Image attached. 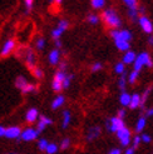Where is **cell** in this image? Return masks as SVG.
I'll use <instances>...</instances> for the list:
<instances>
[{
	"label": "cell",
	"instance_id": "1",
	"mask_svg": "<svg viewBox=\"0 0 153 154\" xmlns=\"http://www.w3.org/2000/svg\"><path fill=\"white\" fill-rule=\"evenodd\" d=\"M102 19L105 21V24L113 28V29H119L122 26V20L120 18L118 17L117 11L114 9H105L103 13H102Z\"/></svg>",
	"mask_w": 153,
	"mask_h": 154
},
{
	"label": "cell",
	"instance_id": "2",
	"mask_svg": "<svg viewBox=\"0 0 153 154\" xmlns=\"http://www.w3.org/2000/svg\"><path fill=\"white\" fill-rule=\"evenodd\" d=\"M143 66H148V68L153 66V63H152V59L149 57V54L146 53V51H142L137 55L134 63H133V70L139 73Z\"/></svg>",
	"mask_w": 153,
	"mask_h": 154
},
{
	"label": "cell",
	"instance_id": "3",
	"mask_svg": "<svg viewBox=\"0 0 153 154\" xmlns=\"http://www.w3.org/2000/svg\"><path fill=\"white\" fill-rule=\"evenodd\" d=\"M23 54V58H24L25 63L28 65V68L30 70H33V69L36 66V57H35V53L32 48H24V49H20L18 50V54Z\"/></svg>",
	"mask_w": 153,
	"mask_h": 154
},
{
	"label": "cell",
	"instance_id": "4",
	"mask_svg": "<svg viewBox=\"0 0 153 154\" xmlns=\"http://www.w3.org/2000/svg\"><path fill=\"white\" fill-rule=\"evenodd\" d=\"M67 76V73L65 72H62V70H57L54 78H53V83H52V88L54 91L59 93V91L63 90V82Z\"/></svg>",
	"mask_w": 153,
	"mask_h": 154
},
{
	"label": "cell",
	"instance_id": "5",
	"mask_svg": "<svg viewBox=\"0 0 153 154\" xmlns=\"http://www.w3.org/2000/svg\"><path fill=\"white\" fill-rule=\"evenodd\" d=\"M105 127L111 133H117L119 129L124 128V122H123V119H120L118 117H113V118L107 120Z\"/></svg>",
	"mask_w": 153,
	"mask_h": 154
},
{
	"label": "cell",
	"instance_id": "6",
	"mask_svg": "<svg viewBox=\"0 0 153 154\" xmlns=\"http://www.w3.org/2000/svg\"><path fill=\"white\" fill-rule=\"evenodd\" d=\"M111 35L113 38V40H126V42H131L132 40V33L129 32L127 29H123V30H119V29H113L111 32Z\"/></svg>",
	"mask_w": 153,
	"mask_h": 154
},
{
	"label": "cell",
	"instance_id": "7",
	"mask_svg": "<svg viewBox=\"0 0 153 154\" xmlns=\"http://www.w3.org/2000/svg\"><path fill=\"white\" fill-rule=\"evenodd\" d=\"M116 134L118 137L120 144L123 145V147H128L129 143H131V130H129L127 127H124V128L119 129Z\"/></svg>",
	"mask_w": 153,
	"mask_h": 154
},
{
	"label": "cell",
	"instance_id": "8",
	"mask_svg": "<svg viewBox=\"0 0 153 154\" xmlns=\"http://www.w3.org/2000/svg\"><path fill=\"white\" fill-rule=\"evenodd\" d=\"M39 133L38 130L34 128H27L24 130H21V135H20V140H24V142H32L35 140Z\"/></svg>",
	"mask_w": 153,
	"mask_h": 154
},
{
	"label": "cell",
	"instance_id": "9",
	"mask_svg": "<svg viewBox=\"0 0 153 154\" xmlns=\"http://www.w3.org/2000/svg\"><path fill=\"white\" fill-rule=\"evenodd\" d=\"M15 45H17V43H15L14 39H8L5 40V43L3 44V47H2V50H0V57H8V55H10V54L13 53V50L15 49Z\"/></svg>",
	"mask_w": 153,
	"mask_h": 154
},
{
	"label": "cell",
	"instance_id": "10",
	"mask_svg": "<svg viewBox=\"0 0 153 154\" xmlns=\"http://www.w3.org/2000/svg\"><path fill=\"white\" fill-rule=\"evenodd\" d=\"M20 135H21V129L18 125H11L9 128H6L5 130V138H8V139L20 140Z\"/></svg>",
	"mask_w": 153,
	"mask_h": 154
},
{
	"label": "cell",
	"instance_id": "11",
	"mask_svg": "<svg viewBox=\"0 0 153 154\" xmlns=\"http://www.w3.org/2000/svg\"><path fill=\"white\" fill-rule=\"evenodd\" d=\"M137 21H138L139 26L142 28V30L144 33H147V34L153 33V24H152L151 20L146 17V15H142V17H139Z\"/></svg>",
	"mask_w": 153,
	"mask_h": 154
},
{
	"label": "cell",
	"instance_id": "12",
	"mask_svg": "<svg viewBox=\"0 0 153 154\" xmlns=\"http://www.w3.org/2000/svg\"><path fill=\"white\" fill-rule=\"evenodd\" d=\"M101 132H102V129H101V127H98V125H94V127L89 128L88 133H87V140L92 142V140L97 139V138L101 135Z\"/></svg>",
	"mask_w": 153,
	"mask_h": 154
},
{
	"label": "cell",
	"instance_id": "13",
	"mask_svg": "<svg viewBox=\"0 0 153 154\" xmlns=\"http://www.w3.org/2000/svg\"><path fill=\"white\" fill-rule=\"evenodd\" d=\"M39 119V112H38L36 108H30L25 114V120L28 123H35Z\"/></svg>",
	"mask_w": 153,
	"mask_h": 154
},
{
	"label": "cell",
	"instance_id": "14",
	"mask_svg": "<svg viewBox=\"0 0 153 154\" xmlns=\"http://www.w3.org/2000/svg\"><path fill=\"white\" fill-rule=\"evenodd\" d=\"M59 59H60V50L59 49H53L49 55H48V60L52 65H57L59 63Z\"/></svg>",
	"mask_w": 153,
	"mask_h": 154
},
{
	"label": "cell",
	"instance_id": "15",
	"mask_svg": "<svg viewBox=\"0 0 153 154\" xmlns=\"http://www.w3.org/2000/svg\"><path fill=\"white\" fill-rule=\"evenodd\" d=\"M136 58H137L136 53L132 51V50H128V51L124 53L123 59H122V63H124V64H133L134 60H136Z\"/></svg>",
	"mask_w": 153,
	"mask_h": 154
},
{
	"label": "cell",
	"instance_id": "16",
	"mask_svg": "<svg viewBox=\"0 0 153 154\" xmlns=\"http://www.w3.org/2000/svg\"><path fill=\"white\" fill-rule=\"evenodd\" d=\"M28 84H29V82L24 75H19V76H17V79H15V87H17L18 89H20V90L24 89Z\"/></svg>",
	"mask_w": 153,
	"mask_h": 154
},
{
	"label": "cell",
	"instance_id": "17",
	"mask_svg": "<svg viewBox=\"0 0 153 154\" xmlns=\"http://www.w3.org/2000/svg\"><path fill=\"white\" fill-rule=\"evenodd\" d=\"M114 44H116L117 49H119L120 51H128L129 48H131V44H129V42H126V40H114Z\"/></svg>",
	"mask_w": 153,
	"mask_h": 154
},
{
	"label": "cell",
	"instance_id": "18",
	"mask_svg": "<svg viewBox=\"0 0 153 154\" xmlns=\"http://www.w3.org/2000/svg\"><path fill=\"white\" fill-rule=\"evenodd\" d=\"M65 102V97L64 95H58L57 98H54V100L52 103V109L55 110V109H59L60 106H62Z\"/></svg>",
	"mask_w": 153,
	"mask_h": 154
},
{
	"label": "cell",
	"instance_id": "19",
	"mask_svg": "<svg viewBox=\"0 0 153 154\" xmlns=\"http://www.w3.org/2000/svg\"><path fill=\"white\" fill-rule=\"evenodd\" d=\"M131 99H132V95H129L127 91H124V93H122L120 97H119V103L123 106H129V104H131Z\"/></svg>",
	"mask_w": 153,
	"mask_h": 154
},
{
	"label": "cell",
	"instance_id": "20",
	"mask_svg": "<svg viewBox=\"0 0 153 154\" xmlns=\"http://www.w3.org/2000/svg\"><path fill=\"white\" fill-rule=\"evenodd\" d=\"M139 105H141V95L136 93V94L132 95L129 108H131V109H137V108H139Z\"/></svg>",
	"mask_w": 153,
	"mask_h": 154
},
{
	"label": "cell",
	"instance_id": "21",
	"mask_svg": "<svg viewBox=\"0 0 153 154\" xmlns=\"http://www.w3.org/2000/svg\"><path fill=\"white\" fill-rule=\"evenodd\" d=\"M146 124H147V119H146V117L139 118L138 122H137V124H136V132H137V133L143 132L144 128H146Z\"/></svg>",
	"mask_w": 153,
	"mask_h": 154
},
{
	"label": "cell",
	"instance_id": "22",
	"mask_svg": "<svg viewBox=\"0 0 153 154\" xmlns=\"http://www.w3.org/2000/svg\"><path fill=\"white\" fill-rule=\"evenodd\" d=\"M69 123H70V112L69 110H64L63 112V129H67L69 127Z\"/></svg>",
	"mask_w": 153,
	"mask_h": 154
},
{
	"label": "cell",
	"instance_id": "23",
	"mask_svg": "<svg viewBox=\"0 0 153 154\" xmlns=\"http://www.w3.org/2000/svg\"><path fill=\"white\" fill-rule=\"evenodd\" d=\"M126 83H127V73L122 74L119 80H118V87H119L122 93H124V91H126Z\"/></svg>",
	"mask_w": 153,
	"mask_h": 154
},
{
	"label": "cell",
	"instance_id": "24",
	"mask_svg": "<svg viewBox=\"0 0 153 154\" xmlns=\"http://www.w3.org/2000/svg\"><path fill=\"white\" fill-rule=\"evenodd\" d=\"M36 85H35V84H32V83H29L28 84V85L24 88V89H23L21 90V93L23 94H29V93H35V91H36Z\"/></svg>",
	"mask_w": 153,
	"mask_h": 154
},
{
	"label": "cell",
	"instance_id": "25",
	"mask_svg": "<svg viewBox=\"0 0 153 154\" xmlns=\"http://www.w3.org/2000/svg\"><path fill=\"white\" fill-rule=\"evenodd\" d=\"M90 4L94 9H103L105 5V0H90Z\"/></svg>",
	"mask_w": 153,
	"mask_h": 154
},
{
	"label": "cell",
	"instance_id": "26",
	"mask_svg": "<svg viewBox=\"0 0 153 154\" xmlns=\"http://www.w3.org/2000/svg\"><path fill=\"white\" fill-rule=\"evenodd\" d=\"M151 90H152V88H148V89L143 93V95L141 97V105H139L141 109H144V104H146V102H147V99H148V95H149V93H151Z\"/></svg>",
	"mask_w": 153,
	"mask_h": 154
},
{
	"label": "cell",
	"instance_id": "27",
	"mask_svg": "<svg viewBox=\"0 0 153 154\" xmlns=\"http://www.w3.org/2000/svg\"><path fill=\"white\" fill-rule=\"evenodd\" d=\"M114 73H117L119 75L124 74L126 73V66H124V63H117L114 65Z\"/></svg>",
	"mask_w": 153,
	"mask_h": 154
},
{
	"label": "cell",
	"instance_id": "28",
	"mask_svg": "<svg viewBox=\"0 0 153 154\" xmlns=\"http://www.w3.org/2000/svg\"><path fill=\"white\" fill-rule=\"evenodd\" d=\"M129 9H138V0H123Z\"/></svg>",
	"mask_w": 153,
	"mask_h": 154
},
{
	"label": "cell",
	"instance_id": "29",
	"mask_svg": "<svg viewBox=\"0 0 153 154\" xmlns=\"http://www.w3.org/2000/svg\"><path fill=\"white\" fill-rule=\"evenodd\" d=\"M35 48L38 50H43L45 48V39H44V38H42V36L38 38L36 42H35Z\"/></svg>",
	"mask_w": 153,
	"mask_h": 154
},
{
	"label": "cell",
	"instance_id": "30",
	"mask_svg": "<svg viewBox=\"0 0 153 154\" xmlns=\"http://www.w3.org/2000/svg\"><path fill=\"white\" fill-rule=\"evenodd\" d=\"M47 152L48 154H55L58 152V145L55 143H49L48 144V147H47Z\"/></svg>",
	"mask_w": 153,
	"mask_h": 154
},
{
	"label": "cell",
	"instance_id": "31",
	"mask_svg": "<svg viewBox=\"0 0 153 154\" xmlns=\"http://www.w3.org/2000/svg\"><path fill=\"white\" fill-rule=\"evenodd\" d=\"M32 73H33V75L35 76L36 79H42L43 76H44V73H43V70H42L39 66H35L33 70H32Z\"/></svg>",
	"mask_w": 153,
	"mask_h": 154
},
{
	"label": "cell",
	"instance_id": "32",
	"mask_svg": "<svg viewBox=\"0 0 153 154\" xmlns=\"http://www.w3.org/2000/svg\"><path fill=\"white\" fill-rule=\"evenodd\" d=\"M48 144H49V142L47 139H44V138H42V139H39V142H38V148L44 152V150H47Z\"/></svg>",
	"mask_w": 153,
	"mask_h": 154
},
{
	"label": "cell",
	"instance_id": "33",
	"mask_svg": "<svg viewBox=\"0 0 153 154\" xmlns=\"http://www.w3.org/2000/svg\"><path fill=\"white\" fill-rule=\"evenodd\" d=\"M63 33L64 32H62L59 28H55V29H53V32H52V38L54 40H58V39H60V36H62Z\"/></svg>",
	"mask_w": 153,
	"mask_h": 154
},
{
	"label": "cell",
	"instance_id": "34",
	"mask_svg": "<svg viewBox=\"0 0 153 154\" xmlns=\"http://www.w3.org/2000/svg\"><path fill=\"white\" fill-rule=\"evenodd\" d=\"M73 78H74V75H73V74H67L65 79H64V82H63V89L69 88L70 82H72V79H73Z\"/></svg>",
	"mask_w": 153,
	"mask_h": 154
},
{
	"label": "cell",
	"instance_id": "35",
	"mask_svg": "<svg viewBox=\"0 0 153 154\" xmlns=\"http://www.w3.org/2000/svg\"><path fill=\"white\" fill-rule=\"evenodd\" d=\"M87 20L89 21V24H92V25H95V24H98L99 18L97 17L95 14H89L88 17H87Z\"/></svg>",
	"mask_w": 153,
	"mask_h": 154
},
{
	"label": "cell",
	"instance_id": "36",
	"mask_svg": "<svg viewBox=\"0 0 153 154\" xmlns=\"http://www.w3.org/2000/svg\"><path fill=\"white\" fill-rule=\"evenodd\" d=\"M138 72H136V70H132V73H129V76H128V82L131 83V84H134L137 78H138Z\"/></svg>",
	"mask_w": 153,
	"mask_h": 154
},
{
	"label": "cell",
	"instance_id": "37",
	"mask_svg": "<svg viewBox=\"0 0 153 154\" xmlns=\"http://www.w3.org/2000/svg\"><path fill=\"white\" fill-rule=\"evenodd\" d=\"M128 17L131 18L133 21H134V20H138V9H129Z\"/></svg>",
	"mask_w": 153,
	"mask_h": 154
},
{
	"label": "cell",
	"instance_id": "38",
	"mask_svg": "<svg viewBox=\"0 0 153 154\" xmlns=\"http://www.w3.org/2000/svg\"><path fill=\"white\" fill-rule=\"evenodd\" d=\"M24 4H25V13L29 14L33 9V5H34V0H24Z\"/></svg>",
	"mask_w": 153,
	"mask_h": 154
},
{
	"label": "cell",
	"instance_id": "39",
	"mask_svg": "<svg viewBox=\"0 0 153 154\" xmlns=\"http://www.w3.org/2000/svg\"><path fill=\"white\" fill-rule=\"evenodd\" d=\"M68 26H69V23H68L67 20H59L57 28H59L62 32H65V30L68 29Z\"/></svg>",
	"mask_w": 153,
	"mask_h": 154
},
{
	"label": "cell",
	"instance_id": "40",
	"mask_svg": "<svg viewBox=\"0 0 153 154\" xmlns=\"http://www.w3.org/2000/svg\"><path fill=\"white\" fill-rule=\"evenodd\" d=\"M47 127H48V125L45 124V123H43L42 120H39V122L36 123V128H35V129L38 130V133L40 134V133H43V132H44V130H45V128H47Z\"/></svg>",
	"mask_w": 153,
	"mask_h": 154
},
{
	"label": "cell",
	"instance_id": "41",
	"mask_svg": "<svg viewBox=\"0 0 153 154\" xmlns=\"http://www.w3.org/2000/svg\"><path fill=\"white\" fill-rule=\"evenodd\" d=\"M69 145H70V139L69 138H64V139L62 140V143H60V149L65 150V149L69 148Z\"/></svg>",
	"mask_w": 153,
	"mask_h": 154
},
{
	"label": "cell",
	"instance_id": "42",
	"mask_svg": "<svg viewBox=\"0 0 153 154\" xmlns=\"http://www.w3.org/2000/svg\"><path fill=\"white\" fill-rule=\"evenodd\" d=\"M39 120H42L43 123H45L47 125L53 124V120L50 118H48V117H45V115H39Z\"/></svg>",
	"mask_w": 153,
	"mask_h": 154
},
{
	"label": "cell",
	"instance_id": "43",
	"mask_svg": "<svg viewBox=\"0 0 153 154\" xmlns=\"http://www.w3.org/2000/svg\"><path fill=\"white\" fill-rule=\"evenodd\" d=\"M102 68H103V64L102 63H94L93 65H92V72H93V73L99 72Z\"/></svg>",
	"mask_w": 153,
	"mask_h": 154
},
{
	"label": "cell",
	"instance_id": "44",
	"mask_svg": "<svg viewBox=\"0 0 153 154\" xmlns=\"http://www.w3.org/2000/svg\"><path fill=\"white\" fill-rule=\"evenodd\" d=\"M141 142H142L141 135H136V137H134V139H133V148H134V149L138 148V145H139Z\"/></svg>",
	"mask_w": 153,
	"mask_h": 154
},
{
	"label": "cell",
	"instance_id": "45",
	"mask_svg": "<svg viewBox=\"0 0 153 154\" xmlns=\"http://www.w3.org/2000/svg\"><path fill=\"white\" fill-rule=\"evenodd\" d=\"M141 139H142V142H144V143H149V142H151V137H149L148 134H143V135L141 137Z\"/></svg>",
	"mask_w": 153,
	"mask_h": 154
},
{
	"label": "cell",
	"instance_id": "46",
	"mask_svg": "<svg viewBox=\"0 0 153 154\" xmlns=\"http://www.w3.org/2000/svg\"><path fill=\"white\" fill-rule=\"evenodd\" d=\"M126 109H119L118 110V118H120V119H123V117H126Z\"/></svg>",
	"mask_w": 153,
	"mask_h": 154
},
{
	"label": "cell",
	"instance_id": "47",
	"mask_svg": "<svg viewBox=\"0 0 153 154\" xmlns=\"http://www.w3.org/2000/svg\"><path fill=\"white\" fill-rule=\"evenodd\" d=\"M58 70L65 72V70H67V63H64V61H63V63H60V65H59V69H58Z\"/></svg>",
	"mask_w": 153,
	"mask_h": 154
},
{
	"label": "cell",
	"instance_id": "48",
	"mask_svg": "<svg viewBox=\"0 0 153 154\" xmlns=\"http://www.w3.org/2000/svg\"><path fill=\"white\" fill-rule=\"evenodd\" d=\"M54 44H55V49H60V48H62V42H60V39L54 40Z\"/></svg>",
	"mask_w": 153,
	"mask_h": 154
},
{
	"label": "cell",
	"instance_id": "49",
	"mask_svg": "<svg viewBox=\"0 0 153 154\" xmlns=\"http://www.w3.org/2000/svg\"><path fill=\"white\" fill-rule=\"evenodd\" d=\"M5 130H6L5 127L0 125V138H2V137H5Z\"/></svg>",
	"mask_w": 153,
	"mask_h": 154
},
{
	"label": "cell",
	"instance_id": "50",
	"mask_svg": "<svg viewBox=\"0 0 153 154\" xmlns=\"http://www.w3.org/2000/svg\"><path fill=\"white\" fill-rule=\"evenodd\" d=\"M108 154H122V152H120V149H118V148H114V149H112Z\"/></svg>",
	"mask_w": 153,
	"mask_h": 154
},
{
	"label": "cell",
	"instance_id": "51",
	"mask_svg": "<svg viewBox=\"0 0 153 154\" xmlns=\"http://www.w3.org/2000/svg\"><path fill=\"white\" fill-rule=\"evenodd\" d=\"M134 150H136V149H134L133 147H132V148H127L126 152H124V154H134Z\"/></svg>",
	"mask_w": 153,
	"mask_h": 154
},
{
	"label": "cell",
	"instance_id": "52",
	"mask_svg": "<svg viewBox=\"0 0 153 154\" xmlns=\"http://www.w3.org/2000/svg\"><path fill=\"white\" fill-rule=\"evenodd\" d=\"M144 13H146V8L144 6H138V14L144 15Z\"/></svg>",
	"mask_w": 153,
	"mask_h": 154
},
{
	"label": "cell",
	"instance_id": "53",
	"mask_svg": "<svg viewBox=\"0 0 153 154\" xmlns=\"http://www.w3.org/2000/svg\"><path fill=\"white\" fill-rule=\"evenodd\" d=\"M147 117H152V115H153V108H151V109H148L147 110Z\"/></svg>",
	"mask_w": 153,
	"mask_h": 154
},
{
	"label": "cell",
	"instance_id": "54",
	"mask_svg": "<svg viewBox=\"0 0 153 154\" xmlns=\"http://www.w3.org/2000/svg\"><path fill=\"white\" fill-rule=\"evenodd\" d=\"M148 43H149V45H153V36H151L148 39Z\"/></svg>",
	"mask_w": 153,
	"mask_h": 154
},
{
	"label": "cell",
	"instance_id": "55",
	"mask_svg": "<svg viewBox=\"0 0 153 154\" xmlns=\"http://www.w3.org/2000/svg\"><path fill=\"white\" fill-rule=\"evenodd\" d=\"M62 2H63V0H54V3H55V4H58V5L62 4Z\"/></svg>",
	"mask_w": 153,
	"mask_h": 154
},
{
	"label": "cell",
	"instance_id": "56",
	"mask_svg": "<svg viewBox=\"0 0 153 154\" xmlns=\"http://www.w3.org/2000/svg\"><path fill=\"white\" fill-rule=\"evenodd\" d=\"M9 154H17V153H9Z\"/></svg>",
	"mask_w": 153,
	"mask_h": 154
}]
</instances>
